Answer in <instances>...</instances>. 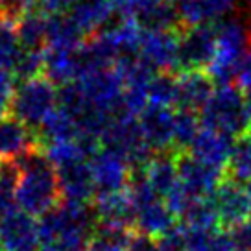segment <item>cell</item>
Masks as SVG:
<instances>
[{"mask_svg":"<svg viewBox=\"0 0 251 251\" xmlns=\"http://www.w3.org/2000/svg\"><path fill=\"white\" fill-rule=\"evenodd\" d=\"M203 129L200 115L190 109H176V122H174V133H176V148L188 150L192 142L196 141L200 131Z\"/></svg>","mask_w":251,"mask_h":251,"instance_id":"29","label":"cell"},{"mask_svg":"<svg viewBox=\"0 0 251 251\" xmlns=\"http://www.w3.org/2000/svg\"><path fill=\"white\" fill-rule=\"evenodd\" d=\"M227 170L231 179L238 183H248L251 179V133H246L235 141Z\"/></svg>","mask_w":251,"mask_h":251,"instance_id":"30","label":"cell"},{"mask_svg":"<svg viewBox=\"0 0 251 251\" xmlns=\"http://www.w3.org/2000/svg\"><path fill=\"white\" fill-rule=\"evenodd\" d=\"M129 238H131L129 229L111 227V226L98 224L87 251H126Z\"/></svg>","mask_w":251,"mask_h":251,"instance_id":"27","label":"cell"},{"mask_svg":"<svg viewBox=\"0 0 251 251\" xmlns=\"http://www.w3.org/2000/svg\"><path fill=\"white\" fill-rule=\"evenodd\" d=\"M2 6H4V0H0V11H2Z\"/></svg>","mask_w":251,"mask_h":251,"instance_id":"41","label":"cell"},{"mask_svg":"<svg viewBox=\"0 0 251 251\" xmlns=\"http://www.w3.org/2000/svg\"><path fill=\"white\" fill-rule=\"evenodd\" d=\"M93 209L96 212V218H98L100 226L131 229V226H135V222H137V211L131 203V198L127 194V190L96 194Z\"/></svg>","mask_w":251,"mask_h":251,"instance_id":"16","label":"cell"},{"mask_svg":"<svg viewBox=\"0 0 251 251\" xmlns=\"http://www.w3.org/2000/svg\"><path fill=\"white\" fill-rule=\"evenodd\" d=\"M83 33L74 24L69 13L48 15V50H79L83 47Z\"/></svg>","mask_w":251,"mask_h":251,"instance_id":"22","label":"cell"},{"mask_svg":"<svg viewBox=\"0 0 251 251\" xmlns=\"http://www.w3.org/2000/svg\"><path fill=\"white\" fill-rule=\"evenodd\" d=\"M151 188L155 190L159 198L165 200L172 190L179 185V168H177V155L174 151L155 153L151 157L146 168L142 170Z\"/></svg>","mask_w":251,"mask_h":251,"instance_id":"20","label":"cell"},{"mask_svg":"<svg viewBox=\"0 0 251 251\" xmlns=\"http://www.w3.org/2000/svg\"><path fill=\"white\" fill-rule=\"evenodd\" d=\"M246 102H248V113H250V124H251V91L246 93Z\"/></svg>","mask_w":251,"mask_h":251,"instance_id":"38","label":"cell"},{"mask_svg":"<svg viewBox=\"0 0 251 251\" xmlns=\"http://www.w3.org/2000/svg\"><path fill=\"white\" fill-rule=\"evenodd\" d=\"M19 183L15 188V205L19 211L30 216H45L61 203V192L57 183V172L50 165L45 151L39 148L17 159Z\"/></svg>","mask_w":251,"mask_h":251,"instance_id":"2","label":"cell"},{"mask_svg":"<svg viewBox=\"0 0 251 251\" xmlns=\"http://www.w3.org/2000/svg\"><path fill=\"white\" fill-rule=\"evenodd\" d=\"M96 227L93 205L61 201L37 222L39 251H87Z\"/></svg>","mask_w":251,"mask_h":251,"instance_id":"1","label":"cell"},{"mask_svg":"<svg viewBox=\"0 0 251 251\" xmlns=\"http://www.w3.org/2000/svg\"><path fill=\"white\" fill-rule=\"evenodd\" d=\"M21 55V43L17 35V21L0 13V65L13 72Z\"/></svg>","mask_w":251,"mask_h":251,"instance_id":"26","label":"cell"},{"mask_svg":"<svg viewBox=\"0 0 251 251\" xmlns=\"http://www.w3.org/2000/svg\"><path fill=\"white\" fill-rule=\"evenodd\" d=\"M216 50L214 24L192 26L181 33V71H207Z\"/></svg>","mask_w":251,"mask_h":251,"instance_id":"9","label":"cell"},{"mask_svg":"<svg viewBox=\"0 0 251 251\" xmlns=\"http://www.w3.org/2000/svg\"><path fill=\"white\" fill-rule=\"evenodd\" d=\"M39 139L45 144L54 142H65L79 139V129L76 120L69 111H65L59 105L57 109L45 120V124L39 127Z\"/></svg>","mask_w":251,"mask_h":251,"instance_id":"25","label":"cell"},{"mask_svg":"<svg viewBox=\"0 0 251 251\" xmlns=\"http://www.w3.org/2000/svg\"><path fill=\"white\" fill-rule=\"evenodd\" d=\"M174 122H176V109L170 107H157L148 105L139 117L142 135L153 150V153H166L176 148V133H174Z\"/></svg>","mask_w":251,"mask_h":251,"instance_id":"13","label":"cell"},{"mask_svg":"<svg viewBox=\"0 0 251 251\" xmlns=\"http://www.w3.org/2000/svg\"><path fill=\"white\" fill-rule=\"evenodd\" d=\"M55 172H57L61 201L89 203V200L96 196V187H94L89 161L63 166V168H57Z\"/></svg>","mask_w":251,"mask_h":251,"instance_id":"17","label":"cell"},{"mask_svg":"<svg viewBox=\"0 0 251 251\" xmlns=\"http://www.w3.org/2000/svg\"><path fill=\"white\" fill-rule=\"evenodd\" d=\"M115 13L117 9L113 0H76L74 6L69 9V17L83 35L100 33L102 28L111 23Z\"/></svg>","mask_w":251,"mask_h":251,"instance_id":"19","label":"cell"},{"mask_svg":"<svg viewBox=\"0 0 251 251\" xmlns=\"http://www.w3.org/2000/svg\"><path fill=\"white\" fill-rule=\"evenodd\" d=\"M246 192H248V198H250V201H251V179L246 183Z\"/></svg>","mask_w":251,"mask_h":251,"instance_id":"39","label":"cell"},{"mask_svg":"<svg viewBox=\"0 0 251 251\" xmlns=\"http://www.w3.org/2000/svg\"><path fill=\"white\" fill-rule=\"evenodd\" d=\"M21 50H45L48 37V15L37 9L26 11L17 21Z\"/></svg>","mask_w":251,"mask_h":251,"instance_id":"23","label":"cell"},{"mask_svg":"<svg viewBox=\"0 0 251 251\" xmlns=\"http://www.w3.org/2000/svg\"><path fill=\"white\" fill-rule=\"evenodd\" d=\"M183 222V229L188 231H201V233H216L220 227V216L212 198L194 200L179 216Z\"/></svg>","mask_w":251,"mask_h":251,"instance_id":"24","label":"cell"},{"mask_svg":"<svg viewBox=\"0 0 251 251\" xmlns=\"http://www.w3.org/2000/svg\"><path fill=\"white\" fill-rule=\"evenodd\" d=\"M238 251H251V218L229 231Z\"/></svg>","mask_w":251,"mask_h":251,"instance_id":"34","label":"cell"},{"mask_svg":"<svg viewBox=\"0 0 251 251\" xmlns=\"http://www.w3.org/2000/svg\"><path fill=\"white\" fill-rule=\"evenodd\" d=\"M157 251H188L183 227H176L165 236L157 238Z\"/></svg>","mask_w":251,"mask_h":251,"instance_id":"33","label":"cell"},{"mask_svg":"<svg viewBox=\"0 0 251 251\" xmlns=\"http://www.w3.org/2000/svg\"><path fill=\"white\" fill-rule=\"evenodd\" d=\"M2 251H39V229L33 216L13 209L0 220Z\"/></svg>","mask_w":251,"mask_h":251,"instance_id":"12","label":"cell"},{"mask_svg":"<svg viewBox=\"0 0 251 251\" xmlns=\"http://www.w3.org/2000/svg\"><path fill=\"white\" fill-rule=\"evenodd\" d=\"M102 146L117 151L133 168V172L144 170L146 165L155 155L148 146L139 124V118L129 115H118L102 135Z\"/></svg>","mask_w":251,"mask_h":251,"instance_id":"6","label":"cell"},{"mask_svg":"<svg viewBox=\"0 0 251 251\" xmlns=\"http://www.w3.org/2000/svg\"><path fill=\"white\" fill-rule=\"evenodd\" d=\"M39 141L31 127L23 124L15 117H4L0 120V163H15L33 150Z\"/></svg>","mask_w":251,"mask_h":251,"instance_id":"14","label":"cell"},{"mask_svg":"<svg viewBox=\"0 0 251 251\" xmlns=\"http://www.w3.org/2000/svg\"><path fill=\"white\" fill-rule=\"evenodd\" d=\"M177 78V109L200 113L214 91V81L203 71H181Z\"/></svg>","mask_w":251,"mask_h":251,"instance_id":"18","label":"cell"},{"mask_svg":"<svg viewBox=\"0 0 251 251\" xmlns=\"http://www.w3.org/2000/svg\"><path fill=\"white\" fill-rule=\"evenodd\" d=\"M177 168H179V187L192 200L212 198L218 185L224 181V172L200 163L188 151L177 155Z\"/></svg>","mask_w":251,"mask_h":251,"instance_id":"10","label":"cell"},{"mask_svg":"<svg viewBox=\"0 0 251 251\" xmlns=\"http://www.w3.org/2000/svg\"><path fill=\"white\" fill-rule=\"evenodd\" d=\"M200 120L205 129H211L231 139H240L250 133V113L246 94L240 87L231 83L216 85L211 98L200 109Z\"/></svg>","mask_w":251,"mask_h":251,"instance_id":"3","label":"cell"},{"mask_svg":"<svg viewBox=\"0 0 251 251\" xmlns=\"http://www.w3.org/2000/svg\"><path fill=\"white\" fill-rule=\"evenodd\" d=\"M126 251H157V238L137 231L131 235Z\"/></svg>","mask_w":251,"mask_h":251,"instance_id":"35","label":"cell"},{"mask_svg":"<svg viewBox=\"0 0 251 251\" xmlns=\"http://www.w3.org/2000/svg\"><path fill=\"white\" fill-rule=\"evenodd\" d=\"M236 79H238V85H240V89L251 91V45H250V50H248L246 57H244L242 65H240V69H238Z\"/></svg>","mask_w":251,"mask_h":251,"instance_id":"37","label":"cell"},{"mask_svg":"<svg viewBox=\"0 0 251 251\" xmlns=\"http://www.w3.org/2000/svg\"><path fill=\"white\" fill-rule=\"evenodd\" d=\"M233 146H235V139L203 127L196 137V141L192 142V146L188 148V153L200 163L220 172H226L229 168Z\"/></svg>","mask_w":251,"mask_h":251,"instance_id":"15","label":"cell"},{"mask_svg":"<svg viewBox=\"0 0 251 251\" xmlns=\"http://www.w3.org/2000/svg\"><path fill=\"white\" fill-rule=\"evenodd\" d=\"M212 203L220 216V226L226 229L236 227L246 220L251 218V201L248 198L246 187L235 179H224L212 194Z\"/></svg>","mask_w":251,"mask_h":251,"instance_id":"11","label":"cell"},{"mask_svg":"<svg viewBox=\"0 0 251 251\" xmlns=\"http://www.w3.org/2000/svg\"><path fill=\"white\" fill-rule=\"evenodd\" d=\"M137 55L155 74L181 71V33L176 30H142Z\"/></svg>","mask_w":251,"mask_h":251,"instance_id":"7","label":"cell"},{"mask_svg":"<svg viewBox=\"0 0 251 251\" xmlns=\"http://www.w3.org/2000/svg\"><path fill=\"white\" fill-rule=\"evenodd\" d=\"M148 105L177 109V78L172 74H155L150 83Z\"/></svg>","mask_w":251,"mask_h":251,"instance_id":"28","label":"cell"},{"mask_svg":"<svg viewBox=\"0 0 251 251\" xmlns=\"http://www.w3.org/2000/svg\"><path fill=\"white\" fill-rule=\"evenodd\" d=\"M216 30V50L207 74L218 85L231 83L236 78L238 69L251 45V31L248 24L238 17H227L214 24Z\"/></svg>","mask_w":251,"mask_h":251,"instance_id":"4","label":"cell"},{"mask_svg":"<svg viewBox=\"0 0 251 251\" xmlns=\"http://www.w3.org/2000/svg\"><path fill=\"white\" fill-rule=\"evenodd\" d=\"M248 9H250V17H251V0L248 2Z\"/></svg>","mask_w":251,"mask_h":251,"instance_id":"40","label":"cell"},{"mask_svg":"<svg viewBox=\"0 0 251 251\" xmlns=\"http://www.w3.org/2000/svg\"><path fill=\"white\" fill-rule=\"evenodd\" d=\"M57 107H59V91L55 83H52L43 74L37 78L23 79L21 85L15 87L9 111L11 117L21 120L28 127L39 129Z\"/></svg>","mask_w":251,"mask_h":251,"instance_id":"5","label":"cell"},{"mask_svg":"<svg viewBox=\"0 0 251 251\" xmlns=\"http://www.w3.org/2000/svg\"><path fill=\"white\" fill-rule=\"evenodd\" d=\"M15 93V74L0 65V120L11 107V98Z\"/></svg>","mask_w":251,"mask_h":251,"instance_id":"32","label":"cell"},{"mask_svg":"<svg viewBox=\"0 0 251 251\" xmlns=\"http://www.w3.org/2000/svg\"><path fill=\"white\" fill-rule=\"evenodd\" d=\"M207 251H238V250H236L235 242H233V238H231L229 233H226V231H216V233L211 235Z\"/></svg>","mask_w":251,"mask_h":251,"instance_id":"36","label":"cell"},{"mask_svg":"<svg viewBox=\"0 0 251 251\" xmlns=\"http://www.w3.org/2000/svg\"><path fill=\"white\" fill-rule=\"evenodd\" d=\"M176 218L177 216L170 211V207L166 205L165 200H157V201H153L148 207L137 211L135 226L144 235H150L153 236V238H161L166 233H170L172 229L177 227L176 226Z\"/></svg>","mask_w":251,"mask_h":251,"instance_id":"21","label":"cell"},{"mask_svg":"<svg viewBox=\"0 0 251 251\" xmlns=\"http://www.w3.org/2000/svg\"><path fill=\"white\" fill-rule=\"evenodd\" d=\"M93 172L96 194H109L127 190L129 181L133 176V168L117 151L107 148H100L89 161Z\"/></svg>","mask_w":251,"mask_h":251,"instance_id":"8","label":"cell"},{"mask_svg":"<svg viewBox=\"0 0 251 251\" xmlns=\"http://www.w3.org/2000/svg\"><path fill=\"white\" fill-rule=\"evenodd\" d=\"M0 166H2V163H0Z\"/></svg>","mask_w":251,"mask_h":251,"instance_id":"42","label":"cell"},{"mask_svg":"<svg viewBox=\"0 0 251 251\" xmlns=\"http://www.w3.org/2000/svg\"><path fill=\"white\" fill-rule=\"evenodd\" d=\"M174 2H176V8L179 13V21L187 28L200 26V24H209L207 9H205L207 0H174Z\"/></svg>","mask_w":251,"mask_h":251,"instance_id":"31","label":"cell"}]
</instances>
